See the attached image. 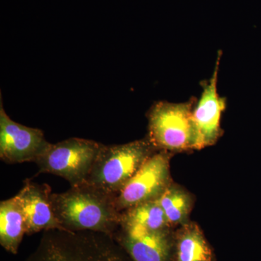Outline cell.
<instances>
[{
	"mask_svg": "<svg viewBox=\"0 0 261 261\" xmlns=\"http://www.w3.org/2000/svg\"><path fill=\"white\" fill-rule=\"evenodd\" d=\"M116 198L86 181L51 196L53 211L62 229L98 231L112 237L121 222Z\"/></svg>",
	"mask_w": 261,
	"mask_h": 261,
	"instance_id": "obj_1",
	"label": "cell"
},
{
	"mask_svg": "<svg viewBox=\"0 0 261 261\" xmlns=\"http://www.w3.org/2000/svg\"><path fill=\"white\" fill-rule=\"evenodd\" d=\"M25 261H133L112 236L94 231H44Z\"/></svg>",
	"mask_w": 261,
	"mask_h": 261,
	"instance_id": "obj_2",
	"label": "cell"
},
{
	"mask_svg": "<svg viewBox=\"0 0 261 261\" xmlns=\"http://www.w3.org/2000/svg\"><path fill=\"white\" fill-rule=\"evenodd\" d=\"M158 149L147 137L123 145H102L86 181L118 197Z\"/></svg>",
	"mask_w": 261,
	"mask_h": 261,
	"instance_id": "obj_3",
	"label": "cell"
},
{
	"mask_svg": "<svg viewBox=\"0 0 261 261\" xmlns=\"http://www.w3.org/2000/svg\"><path fill=\"white\" fill-rule=\"evenodd\" d=\"M194 103L159 102L147 113V138L158 150L170 152L197 149Z\"/></svg>",
	"mask_w": 261,
	"mask_h": 261,
	"instance_id": "obj_4",
	"label": "cell"
},
{
	"mask_svg": "<svg viewBox=\"0 0 261 261\" xmlns=\"http://www.w3.org/2000/svg\"><path fill=\"white\" fill-rule=\"evenodd\" d=\"M102 144L82 138L51 144L36 161L39 173H51L65 178L70 186L85 181Z\"/></svg>",
	"mask_w": 261,
	"mask_h": 261,
	"instance_id": "obj_5",
	"label": "cell"
},
{
	"mask_svg": "<svg viewBox=\"0 0 261 261\" xmlns=\"http://www.w3.org/2000/svg\"><path fill=\"white\" fill-rule=\"evenodd\" d=\"M172 152L159 150L139 170L118 194L116 206L120 212L149 201L158 200L172 183L170 161Z\"/></svg>",
	"mask_w": 261,
	"mask_h": 261,
	"instance_id": "obj_6",
	"label": "cell"
},
{
	"mask_svg": "<svg viewBox=\"0 0 261 261\" xmlns=\"http://www.w3.org/2000/svg\"><path fill=\"white\" fill-rule=\"evenodd\" d=\"M49 142L44 132L17 123L8 116L0 99V159L8 164L35 163Z\"/></svg>",
	"mask_w": 261,
	"mask_h": 261,
	"instance_id": "obj_7",
	"label": "cell"
},
{
	"mask_svg": "<svg viewBox=\"0 0 261 261\" xmlns=\"http://www.w3.org/2000/svg\"><path fill=\"white\" fill-rule=\"evenodd\" d=\"M219 61L220 55L214 74L204 86L200 99L192 111L197 132V149L214 145L222 135L221 118L226 108V101L217 92Z\"/></svg>",
	"mask_w": 261,
	"mask_h": 261,
	"instance_id": "obj_8",
	"label": "cell"
},
{
	"mask_svg": "<svg viewBox=\"0 0 261 261\" xmlns=\"http://www.w3.org/2000/svg\"><path fill=\"white\" fill-rule=\"evenodd\" d=\"M51 187L47 184H37L29 179L15 196L21 206L27 233L32 235L51 229H62L51 205Z\"/></svg>",
	"mask_w": 261,
	"mask_h": 261,
	"instance_id": "obj_9",
	"label": "cell"
},
{
	"mask_svg": "<svg viewBox=\"0 0 261 261\" xmlns=\"http://www.w3.org/2000/svg\"><path fill=\"white\" fill-rule=\"evenodd\" d=\"M175 231L173 228L130 235L120 229L113 238L133 261H175Z\"/></svg>",
	"mask_w": 261,
	"mask_h": 261,
	"instance_id": "obj_10",
	"label": "cell"
},
{
	"mask_svg": "<svg viewBox=\"0 0 261 261\" xmlns=\"http://www.w3.org/2000/svg\"><path fill=\"white\" fill-rule=\"evenodd\" d=\"M121 213L118 229L128 234L140 235L173 228L159 200L144 202Z\"/></svg>",
	"mask_w": 261,
	"mask_h": 261,
	"instance_id": "obj_11",
	"label": "cell"
},
{
	"mask_svg": "<svg viewBox=\"0 0 261 261\" xmlns=\"http://www.w3.org/2000/svg\"><path fill=\"white\" fill-rule=\"evenodd\" d=\"M174 238L175 261H216L214 249L197 223L178 226Z\"/></svg>",
	"mask_w": 261,
	"mask_h": 261,
	"instance_id": "obj_12",
	"label": "cell"
},
{
	"mask_svg": "<svg viewBox=\"0 0 261 261\" xmlns=\"http://www.w3.org/2000/svg\"><path fill=\"white\" fill-rule=\"evenodd\" d=\"M27 224L21 206L16 197L0 202V244L7 251L16 255L24 234Z\"/></svg>",
	"mask_w": 261,
	"mask_h": 261,
	"instance_id": "obj_13",
	"label": "cell"
},
{
	"mask_svg": "<svg viewBox=\"0 0 261 261\" xmlns=\"http://www.w3.org/2000/svg\"><path fill=\"white\" fill-rule=\"evenodd\" d=\"M160 205L171 227H178L188 222L194 199L184 187L172 182L159 199Z\"/></svg>",
	"mask_w": 261,
	"mask_h": 261,
	"instance_id": "obj_14",
	"label": "cell"
}]
</instances>
